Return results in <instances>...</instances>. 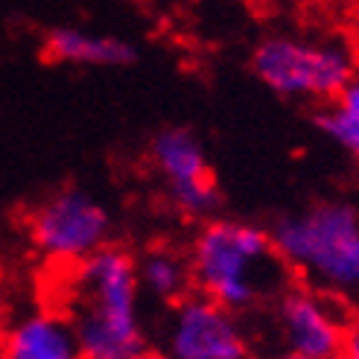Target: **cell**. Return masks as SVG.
<instances>
[{
	"instance_id": "6da1fadb",
	"label": "cell",
	"mask_w": 359,
	"mask_h": 359,
	"mask_svg": "<svg viewBox=\"0 0 359 359\" xmlns=\"http://www.w3.org/2000/svg\"><path fill=\"white\" fill-rule=\"evenodd\" d=\"M65 318L76 333L82 359H129L143 348L137 257L105 245L67 269Z\"/></svg>"
},
{
	"instance_id": "7a4b0ae2",
	"label": "cell",
	"mask_w": 359,
	"mask_h": 359,
	"mask_svg": "<svg viewBox=\"0 0 359 359\" xmlns=\"http://www.w3.org/2000/svg\"><path fill=\"white\" fill-rule=\"evenodd\" d=\"M193 290L231 313L257 307L286 286V263L272 234L243 219H208L190 245Z\"/></svg>"
},
{
	"instance_id": "3957f363",
	"label": "cell",
	"mask_w": 359,
	"mask_h": 359,
	"mask_svg": "<svg viewBox=\"0 0 359 359\" xmlns=\"http://www.w3.org/2000/svg\"><path fill=\"white\" fill-rule=\"evenodd\" d=\"M272 243L286 269L321 290H359V213L345 202H321L272 231Z\"/></svg>"
},
{
	"instance_id": "277c9868",
	"label": "cell",
	"mask_w": 359,
	"mask_h": 359,
	"mask_svg": "<svg viewBox=\"0 0 359 359\" xmlns=\"http://www.w3.org/2000/svg\"><path fill=\"white\" fill-rule=\"evenodd\" d=\"M251 67L269 91L283 100L330 105L359 62L342 39L272 32L251 53Z\"/></svg>"
},
{
	"instance_id": "5b68a950",
	"label": "cell",
	"mask_w": 359,
	"mask_h": 359,
	"mask_svg": "<svg viewBox=\"0 0 359 359\" xmlns=\"http://www.w3.org/2000/svg\"><path fill=\"white\" fill-rule=\"evenodd\" d=\"M111 217L85 190H62L44 199L29 217V243L56 266H76L109 245Z\"/></svg>"
},
{
	"instance_id": "8992f818",
	"label": "cell",
	"mask_w": 359,
	"mask_h": 359,
	"mask_svg": "<svg viewBox=\"0 0 359 359\" xmlns=\"http://www.w3.org/2000/svg\"><path fill=\"white\" fill-rule=\"evenodd\" d=\"M164 353L170 359H248L251 345L237 313L190 292L172 304Z\"/></svg>"
},
{
	"instance_id": "52a82bcc",
	"label": "cell",
	"mask_w": 359,
	"mask_h": 359,
	"mask_svg": "<svg viewBox=\"0 0 359 359\" xmlns=\"http://www.w3.org/2000/svg\"><path fill=\"white\" fill-rule=\"evenodd\" d=\"M149 161L164 182L167 199L184 217H210L219 205L217 178L210 172L202 140L190 129H161L149 143Z\"/></svg>"
},
{
	"instance_id": "ba28073f",
	"label": "cell",
	"mask_w": 359,
	"mask_h": 359,
	"mask_svg": "<svg viewBox=\"0 0 359 359\" xmlns=\"http://www.w3.org/2000/svg\"><path fill=\"white\" fill-rule=\"evenodd\" d=\"M348 325L345 313L310 283H286L275 295V327L283 351L339 359Z\"/></svg>"
},
{
	"instance_id": "9c48e42d",
	"label": "cell",
	"mask_w": 359,
	"mask_h": 359,
	"mask_svg": "<svg viewBox=\"0 0 359 359\" xmlns=\"http://www.w3.org/2000/svg\"><path fill=\"white\" fill-rule=\"evenodd\" d=\"M0 359H82V348L59 310H29L0 333Z\"/></svg>"
},
{
	"instance_id": "30bf717a",
	"label": "cell",
	"mask_w": 359,
	"mask_h": 359,
	"mask_svg": "<svg viewBox=\"0 0 359 359\" xmlns=\"http://www.w3.org/2000/svg\"><path fill=\"white\" fill-rule=\"evenodd\" d=\"M44 53L50 62L70 67H123L135 59V47L114 35L59 27L47 35Z\"/></svg>"
},
{
	"instance_id": "8fae6325",
	"label": "cell",
	"mask_w": 359,
	"mask_h": 359,
	"mask_svg": "<svg viewBox=\"0 0 359 359\" xmlns=\"http://www.w3.org/2000/svg\"><path fill=\"white\" fill-rule=\"evenodd\" d=\"M137 280H140V292H147L164 304H178L193 292L187 255L167 245L149 248L143 257H137Z\"/></svg>"
},
{
	"instance_id": "7c38bea8",
	"label": "cell",
	"mask_w": 359,
	"mask_h": 359,
	"mask_svg": "<svg viewBox=\"0 0 359 359\" xmlns=\"http://www.w3.org/2000/svg\"><path fill=\"white\" fill-rule=\"evenodd\" d=\"M318 129L339 149L359 161V67L330 105L318 111Z\"/></svg>"
},
{
	"instance_id": "4fadbf2b",
	"label": "cell",
	"mask_w": 359,
	"mask_h": 359,
	"mask_svg": "<svg viewBox=\"0 0 359 359\" xmlns=\"http://www.w3.org/2000/svg\"><path fill=\"white\" fill-rule=\"evenodd\" d=\"M339 359H359V318L348 325L345 345H342V353H339Z\"/></svg>"
},
{
	"instance_id": "5bb4252c",
	"label": "cell",
	"mask_w": 359,
	"mask_h": 359,
	"mask_svg": "<svg viewBox=\"0 0 359 359\" xmlns=\"http://www.w3.org/2000/svg\"><path fill=\"white\" fill-rule=\"evenodd\" d=\"M129 359H170L164 351H152V348H140L137 353H132Z\"/></svg>"
},
{
	"instance_id": "9a60e30c",
	"label": "cell",
	"mask_w": 359,
	"mask_h": 359,
	"mask_svg": "<svg viewBox=\"0 0 359 359\" xmlns=\"http://www.w3.org/2000/svg\"><path fill=\"white\" fill-rule=\"evenodd\" d=\"M351 50H353V56L359 62V9H356V18H353V39H351Z\"/></svg>"
},
{
	"instance_id": "2e32d148",
	"label": "cell",
	"mask_w": 359,
	"mask_h": 359,
	"mask_svg": "<svg viewBox=\"0 0 359 359\" xmlns=\"http://www.w3.org/2000/svg\"><path fill=\"white\" fill-rule=\"evenodd\" d=\"M275 359H318V356H304V353H292V351H283V353H278Z\"/></svg>"
},
{
	"instance_id": "e0dca14e",
	"label": "cell",
	"mask_w": 359,
	"mask_h": 359,
	"mask_svg": "<svg viewBox=\"0 0 359 359\" xmlns=\"http://www.w3.org/2000/svg\"><path fill=\"white\" fill-rule=\"evenodd\" d=\"M257 4H272V0H257Z\"/></svg>"
},
{
	"instance_id": "ac0fdd59",
	"label": "cell",
	"mask_w": 359,
	"mask_h": 359,
	"mask_svg": "<svg viewBox=\"0 0 359 359\" xmlns=\"http://www.w3.org/2000/svg\"><path fill=\"white\" fill-rule=\"evenodd\" d=\"M135 4H140V0H135Z\"/></svg>"
}]
</instances>
